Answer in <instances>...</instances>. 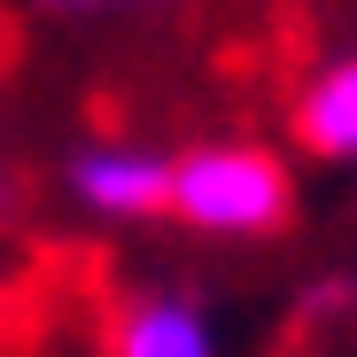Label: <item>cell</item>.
<instances>
[{"label": "cell", "instance_id": "cell-1", "mask_svg": "<svg viewBox=\"0 0 357 357\" xmlns=\"http://www.w3.org/2000/svg\"><path fill=\"white\" fill-rule=\"evenodd\" d=\"M303 195H295V163L272 140H187L171 148V233H187L202 249H264L295 225Z\"/></svg>", "mask_w": 357, "mask_h": 357}, {"label": "cell", "instance_id": "cell-2", "mask_svg": "<svg viewBox=\"0 0 357 357\" xmlns=\"http://www.w3.org/2000/svg\"><path fill=\"white\" fill-rule=\"evenodd\" d=\"M54 195L93 233H155L171 225V148L140 132L70 140L54 163Z\"/></svg>", "mask_w": 357, "mask_h": 357}, {"label": "cell", "instance_id": "cell-3", "mask_svg": "<svg viewBox=\"0 0 357 357\" xmlns=\"http://www.w3.org/2000/svg\"><path fill=\"white\" fill-rule=\"evenodd\" d=\"M101 357H225V311L195 280H140L101 311Z\"/></svg>", "mask_w": 357, "mask_h": 357}, {"label": "cell", "instance_id": "cell-4", "mask_svg": "<svg viewBox=\"0 0 357 357\" xmlns=\"http://www.w3.org/2000/svg\"><path fill=\"white\" fill-rule=\"evenodd\" d=\"M287 140L326 171H357V47L303 70V86L287 101Z\"/></svg>", "mask_w": 357, "mask_h": 357}, {"label": "cell", "instance_id": "cell-5", "mask_svg": "<svg viewBox=\"0 0 357 357\" xmlns=\"http://www.w3.org/2000/svg\"><path fill=\"white\" fill-rule=\"evenodd\" d=\"M47 16H140V8H163V0H31Z\"/></svg>", "mask_w": 357, "mask_h": 357}, {"label": "cell", "instance_id": "cell-6", "mask_svg": "<svg viewBox=\"0 0 357 357\" xmlns=\"http://www.w3.org/2000/svg\"><path fill=\"white\" fill-rule=\"evenodd\" d=\"M16 210H24V178H16L8 155H0V225H16Z\"/></svg>", "mask_w": 357, "mask_h": 357}]
</instances>
